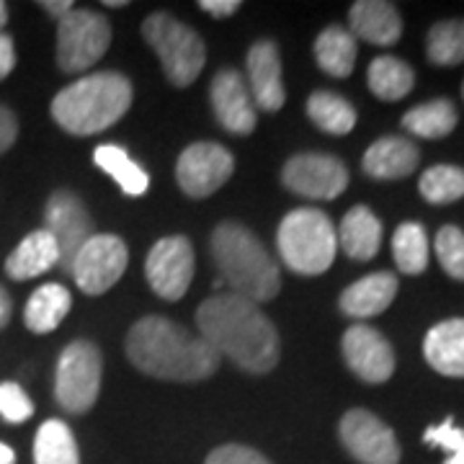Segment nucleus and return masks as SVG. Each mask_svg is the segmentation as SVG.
<instances>
[{"mask_svg": "<svg viewBox=\"0 0 464 464\" xmlns=\"http://www.w3.org/2000/svg\"><path fill=\"white\" fill-rule=\"evenodd\" d=\"M459 114L457 106L449 99H433L420 103L411 109L408 114L402 116V127L411 134H418L423 140H441L451 134V130L457 127Z\"/></svg>", "mask_w": 464, "mask_h": 464, "instance_id": "bb28decb", "label": "nucleus"}, {"mask_svg": "<svg viewBox=\"0 0 464 464\" xmlns=\"http://www.w3.org/2000/svg\"><path fill=\"white\" fill-rule=\"evenodd\" d=\"M423 439H426V444H431V447H439L449 451V454H454V451H459L464 447V429H457L454 426V420L447 418L444 423H439V426H431L429 431L423 433Z\"/></svg>", "mask_w": 464, "mask_h": 464, "instance_id": "e433bc0d", "label": "nucleus"}, {"mask_svg": "<svg viewBox=\"0 0 464 464\" xmlns=\"http://www.w3.org/2000/svg\"><path fill=\"white\" fill-rule=\"evenodd\" d=\"M103 356L91 341H72L60 353L57 374H54V398L63 411L72 415L88 413L101 392Z\"/></svg>", "mask_w": 464, "mask_h": 464, "instance_id": "0eeeda50", "label": "nucleus"}, {"mask_svg": "<svg viewBox=\"0 0 464 464\" xmlns=\"http://www.w3.org/2000/svg\"><path fill=\"white\" fill-rule=\"evenodd\" d=\"M307 116L323 132L343 137L356 127V109L333 91H315L307 99Z\"/></svg>", "mask_w": 464, "mask_h": 464, "instance_id": "c756f323", "label": "nucleus"}, {"mask_svg": "<svg viewBox=\"0 0 464 464\" xmlns=\"http://www.w3.org/2000/svg\"><path fill=\"white\" fill-rule=\"evenodd\" d=\"M60 264V250L47 230H36L18 243L14 253L5 258V274L16 282L47 274L52 266Z\"/></svg>", "mask_w": 464, "mask_h": 464, "instance_id": "5701e85b", "label": "nucleus"}, {"mask_svg": "<svg viewBox=\"0 0 464 464\" xmlns=\"http://www.w3.org/2000/svg\"><path fill=\"white\" fill-rule=\"evenodd\" d=\"M447 464H464V447L459 451H454V454H449Z\"/></svg>", "mask_w": 464, "mask_h": 464, "instance_id": "c03bdc74", "label": "nucleus"}, {"mask_svg": "<svg viewBox=\"0 0 464 464\" xmlns=\"http://www.w3.org/2000/svg\"><path fill=\"white\" fill-rule=\"evenodd\" d=\"M338 436L348 454L362 464H398L400 444L395 431L364 408L348 411L338 423Z\"/></svg>", "mask_w": 464, "mask_h": 464, "instance_id": "f8f14e48", "label": "nucleus"}, {"mask_svg": "<svg viewBox=\"0 0 464 464\" xmlns=\"http://www.w3.org/2000/svg\"><path fill=\"white\" fill-rule=\"evenodd\" d=\"M433 65H462L464 63V18H449L433 24L426 42Z\"/></svg>", "mask_w": 464, "mask_h": 464, "instance_id": "2f4dec72", "label": "nucleus"}, {"mask_svg": "<svg viewBox=\"0 0 464 464\" xmlns=\"http://www.w3.org/2000/svg\"><path fill=\"white\" fill-rule=\"evenodd\" d=\"M338 246L353 261H372L382 246L380 217L364 204L348 209L338 230Z\"/></svg>", "mask_w": 464, "mask_h": 464, "instance_id": "4be33fe9", "label": "nucleus"}, {"mask_svg": "<svg viewBox=\"0 0 464 464\" xmlns=\"http://www.w3.org/2000/svg\"><path fill=\"white\" fill-rule=\"evenodd\" d=\"M398 276L390 271H377L369 274L364 279L353 282L346 292L341 295V313L356 320H366V317L382 315L392 299L398 297Z\"/></svg>", "mask_w": 464, "mask_h": 464, "instance_id": "aec40b11", "label": "nucleus"}, {"mask_svg": "<svg viewBox=\"0 0 464 464\" xmlns=\"http://www.w3.org/2000/svg\"><path fill=\"white\" fill-rule=\"evenodd\" d=\"M204 464H271L261 451L243 447V444H225L217 447Z\"/></svg>", "mask_w": 464, "mask_h": 464, "instance_id": "c9c22d12", "label": "nucleus"}, {"mask_svg": "<svg viewBox=\"0 0 464 464\" xmlns=\"http://www.w3.org/2000/svg\"><path fill=\"white\" fill-rule=\"evenodd\" d=\"M16 67V47L14 39L8 34H0V81H5L11 75V70Z\"/></svg>", "mask_w": 464, "mask_h": 464, "instance_id": "58836bf2", "label": "nucleus"}, {"mask_svg": "<svg viewBox=\"0 0 464 464\" xmlns=\"http://www.w3.org/2000/svg\"><path fill=\"white\" fill-rule=\"evenodd\" d=\"M212 256L222 274V284L232 295L250 302H268L282 289L279 266L264 248V243L237 222H222L212 232Z\"/></svg>", "mask_w": 464, "mask_h": 464, "instance_id": "20e7f679", "label": "nucleus"}, {"mask_svg": "<svg viewBox=\"0 0 464 464\" xmlns=\"http://www.w3.org/2000/svg\"><path fill=\"white\" fill-rule=\"evenodd\" d=\"M70 307L72 297L63 284H44L26 302L24 323L32 333H52L65 320Z\"/></svg>", "mask_w": 464, "mask_h": 464, "instance_id": "b1692460", "label": "nucleus"}, {"mask_svg": "<svg viewBox=\"0 0 464 464\" xmlns=\"http://www.w3.org/2000/svg\"><path fill=\"white\" fill-rule=\"evenodd\" d=\"M392 256L402 274L415 276L429 266V235L418 222H402L392 235Z\"/></svg>", "mask_w": 464, "mask_h": 464, "instance_id": "7c9ffc66", "label": "nucleus"}, {"mask_svg": "<svg viewBox=\"0 0 464 464\" xmlns=\"http://www.w3.org/2000/svg\"><path fill=\"white\" fill-rule=\"evenodd\" d=\"M130 106L132 83L116 70H101L63 88L52 101V116L65 132L88 137L109 130Z\"/></svg>", "mask_w": 464, "mask_h": 464, "instance_id": "7ed1b4c3", "label": "nucleus"}, {"mask_svg": "<svg viewBox=\"0 0 464 464\" xmlns=\"http://www.w3.org/2000/svg\"><path fill=\"white\" fill-rule=\"evenodd\" d=\"M197 325L219 359L227 356L246 372L266 374L279 364V333L250 299L232 292L204 299L197 310Z\"/></svg>", "mask_w": 464, "mask_h": 464, "instance_id": "f257e3e1", "label": "nucleus"}, {"mask_svg": "<svg viewBox=\"0 0 464 464\" xmlns=\"http://www.w3.org/2000/svg\"><path fill=\"white\" fill-rule=\"evenodd\" d=\"M34 415L32 398L16 382H0V418L8 423H24Z\"/></svg>", "mask_w": 464, "mask_h": 464, "instance_id": "f704fd0d", "label": "nucleus"}, {"mask_svg": "<svg viewBox=\"0 0 464 464\" xmlns=\"http://www.w3.org/2000/svg\"><path fill=\"white\" fill-rule=\"evenodd\" d=\"M111 44V26L99 11L72 8L57 21V65L65 72H83L96 65Z\"/></svg>", "mask_w": 464, "mask_h": 464, "instance_id": "6e6552de", "label": "nucleus"}, {"mask_svg": "<svg viewBox=\"0 0 464 464\" xmlns=\"http://www.w3.org/2000/svg\"><path fill=\"white\" fill-rule=\"evenodd\" d=\"M348 32L369 44L392 47L402 36L400 11L387 0H359L348 11Z\"/></svg>", "mask_w": 464, "mask_h": 464, "instance_id": "a211bd4d", "label": "nucleus"}, {"mask_svg": "<svg viewBox=\"0 0 464 464\" xmlns=\"http://www.w3.org/2000/svg\"><path fill=\"white\" fill-rule=\"evenodd\" d=\"M369 91L382 101H400L405 99L415 85V72L408 63L392 54H382L372 60L369 72H366Z\"/></svg>", "mask_w": 464, "mask_h": 464, "instance_id": "a878e982", "label": "nucleus"}, {"mask_svg": "<svg viewBox=\"0 0 464 464\" xmlns=\"http://www.w3.org/2000/svg\"><path fill=\"white\" fill-rule=\"evenodd\" d=\"M142 36L158 54L170 83L183 88L199 78L201 67L207 63V47L191 26L170 14H152L142 24Z\"/></svg>", "mask_w": 464, "mask_h": 464, "instance_id": "423d86ee", "label": "nucleus"}, {"mask_svg": "<svg viewBox=\"0 0 464 464\" xmlns=\"http://www.w3.org/2000/svg\"><path fill=\"white\" fill-rule=\"evenodd\" d=\"M418 191L429 204H451L464 197V168L433 166L429 168L420 181Z\"/></svg>", "mask_w": 464, "mask_h": 464, "instance_id": "473e14b6", "label": "nucleus"}, {"mask_svg": "<svg viewBox=\"0 0 464 464\" xmlns=\"http://www.w3.org/2000/svg\"><path fill=\"white\" fill-rule=\"evenodd\" d=\"M0 464H16L14 449L8 447V444H3V441H0Z\"/></svg>", "mask_w": 464, "mask_h": 464, "instance_id": "37998d69", "label": "nucleus"}, {"mask_svg": "<svg viewBox=\"0 0 464 464\" xmlns=\"http://www.w3.org/2000/svg\"><path fill=\"white\" fill-rule=\"evenodd\" d=\"M194 248L188 243V237L183 235H168L160 237L148 253L145 261V274H148V284L158 297L176 302L181 299L191 279H194Z\"/></svg>", "mask_w": 464, "mask_h": 464, "instance_id": "1a4fd4ad", "label": "nucleus"}, {"mask_svg": "<svg viewBox=\"0 0 464 464\" xmlns=\"http://www.w3.org/2000/svg\"><path fill=\"white\" fill-rule=\"evenodd\" d=\"M199 8L201 11H207L209 16L227 18L240 8V3H237V0H201Z\"/></svg>", "mask_w": 464, "mask_h": 464, "instance_id": "ea45409f", "label": "nucleus"}, {"mask_svg": "<svg viewBox=\"0 0 464 464\" xmlns=\"http://www.w3.org/2000/svg\"><path fill=\"white\" fill-rule=\"evenodd\" d=\"M34 464H81V451L67 423L52 418L39 426L34 439Z\"/></svg>", "mask_w": 464, "mask_h": 464, "instance_id": "cd10ccee", "label": "nucleus"}, {"mask_svg": "<svg viewBox=\"0 0 464 464\" xmlns=\"http://www.w3.org/2000/svg\"><path fill=\"white\" fill-rule=\"evenodd\" d=\"M5 21H8V5H5V3H0V29L5 26Z\"/></svg>", "mask_w": 464, "mask_h": 464, "instance_id": "a18cd8bd", "label": "nucleus"}, {"mask_svg": "<svg viewBox=\"0 0 464 464\" xmlns=\"http://www.w3.org/2000/svg\"><path fill=\"white\" fill-rule=\"evenodd\" d=\"M16 137H18L16 116H14L11 109L0 106V155L16 142Z\"/></svg>", "mask_w": 464, "mask_h": 464, "instance_id": "4c0bfd02", "label": "nucleus"}, {"mask_svg": "<svg viewBox=\"0 0 464 464\" xmlns=\"http://www.w3.org/2000/svg\"><path fill=\"white\" fill-rule=\"evenodd\" d=\"M426 362L444 377H464V317L433 325L423 341Z\"/></svg>", "mask_w": 464, "mask_h": 464, "instance_id": "412c9836", "label": "nucleus"}, {"mask_svg": "<svg viewBox=\"0 0 464 464\" xmlns=\"http://www.w3.org/2000/svg\"><path fill=\"white\" fill-rule=\"evenodd\" d=\"M276 246L282 253V261L295 274L317 276L328 271L335 261L338 235H335L331 217L325 212L302 207L282 219Z\"/></svg>", "mask_w": 464, "mask_h": 464, "instance_id": "39448f33", "label": "nucleus"}, {"mask_svg": "<svg viewBox=\"0 0 464 464\" xmlns=\"http://www.w3.org/2000/svg\"><path fill=\"white\" fill-rule=\"evenodd\" d=\"M420 163V150L413 140L408 137H382L372 148L364 152V166L366 176L377 179V181H400L408 179L415 168Z\"/></svg>", "mask_w": 464, "mask_h": 464, "instance_id": "6ab92c4d", "label": "nucleus"}, {"mask_svg": "<svg viewBox=\"0 0 464 464\" xmlns=\"http://www.w3.org/2000/svg\"><path fill=\"white\" fill-rule=\"evenodd\" d=\"M462 96H464V83H462Z\"/></svg>", "mask_w": 464, "mask_h": 464, "instance_id": "de8ad7c7", "label": "nucleus"}, {"mask_svg": "<svg viewBox=\"0 0 464 464\" xmlns=\"http://www.w3.org/2000/svg\"><path fill=\"white\" fill-rule=\"evenodd\" d=\"M44 230L50 232L54 246L60 250V268L70 274L72 261L78 256V250L96 235L93 230V219L88 215L85 204L81 197H75L72 191H54L44 207Z\"/></svg>", "mask_w": 464, "mask_h": 464, "instance_id": "9b49d317", "label": "nucleus"}, {"mask_svg": "<svg viewBox=\"0 0 464 464\" xmlns=\"http://www.w3.org/2000/svg\"><path fill=\"white\" fill-rule=\"evenodd\" d=\"M217 121L232 134H250L258 124L248 83L237 70H219L209 88Z\"/></svg>", "mask_w": 464, "mask_h": 464, "instance_id": "dca6fc26", "label": "nucleus"}, {"mask_svg": "<svg viewBox=\"0 0 464 464\" xmlns=\"http://www.w3.org/2000/svg\"><path fill=\"white\" fill-rule=\"evenodd\" d=\"M248 91L253 103L264 111H279L286 101V91H284L282 78V57H279V47L268 39L256 42L248 50Z\"/></svg>", "mask_w": 464, "mask_h": 464, "instance_id": "f3484780", "label": "nucleus"}, {"mask_svg": "<svg viewBox=\"0 0 464 464\" xmlns=\"http://www.w3.org/2000/svg\"><path fill=\"white\" fill-rule=\"evenodd\" d=\"M356 36L343 26H328L315 42V60L323 72L333 78H348L356 65Z\"/></svg>", "mask_w": 464, "mask_h": 464, "instance_id": "393cba45", "label": "nucleus"}, {"mask_svg": "<svg viewBox=\"0 0 464 464\" xmlns=\"http://www.w3.org/2000/svg\"><path fill=\"white\" fill-rule=\"evenodd\" d=\"M235 158L217 142H194L183 150L176 166V179L186 197L204 199L230 181Z\"/></svg>", "mask_w": 464, "mask_h": 464, "instance_id": "ddd939ff", "label": "nucleus"}, {"mask_svg": "<svg viewBox=\"0 0 464 464\" xmlns=\"http://www.w3.org/2000/svg\"><path fill=\"white\" fill-rule=\"evenodd\" d=\"M42 8H44L50 16L57 18V21H63V18H65L67 14L72 11V8H75V5H72L70 0H47V3H42Z\"/></svg>", "mask_w": 464, "mask_h": 464, "instance_id": "a19ab883", "label": "nucleus"}, {"mask_svg": "<svg viewBox=\"0 0 464 464\" xmlns=\"http://www.w3.org/2000/svg\"><path fill=\"white\" fill-rule=\"evenodd\" d=\"M11 313H14V304H11V297H8V292L0 286V328H5L8 325V320H11Z\"/></svg>", "mask_w": 464, "mask_h": 464, "instance_id": "79ce46f5", "label": "nucleus"}, {"mask_svg": "<svg viewBox=\"0 0 464 464\" xmlns=\"http://www.w3.org/2000/svg\"><path fill=\"white\" fill-rule=\"evenodd\" d=\"M341 348H343L348 369L369 384H382L395 372V351L390 346V341L372 325H364V323L351 325L343 333Z\"/></svg>", "mask_w": 464, "mask_h": 464, "instance_id": "2eb2a0df", "label": "nucleus"}, {"mask_svg": "<svg viewBox=\"0 0 464 464\" xmlns=\"http://www.w3.org/2000/svg\"><path fill=\"white\" fill-rule=\"evenodd\" d=\"M130 261L127 246L119 235H93L72 261V279L85 295H103L114 286Z\"/></svg>", "mask_w": 464, "mask_h": 464, "instance_id": "9d476101", "label": "nucleus"}, {"mask_svg": "<svg viewBox=\"0 0 464 464\" xmlns=\"http://www.w3.org/2000/svg\"><path fill=\"white\" fill-rule=\"evenodd\" d=\"M436 258L451 279L464 282V232L454 225L441 227L436 235Z\"/></svg>", "mask_w": 464, "mask_h": 464, "instance_id": "72a5a7b5", "label": "nucleus"}, {"mask_svg": "<svg viewBox=\"0 0 464 464\" xmlns=\"http://www.w3.org/2000/svg\"><path fill=\"white\" fill-rule=\"evenodd\" d=\"M93 160L106 176H111L119 183V188L127 197H142L148 191L150 176L142 170V166L134 163L127 150H121L119 145H99L93 152Z\"/></svg>", "mask_w": 464, "mask_h": 464, "instance_id": "c85d7f7f", "label": "nucleus"}, {"mask_svg": "<svg viewBox=\"0 0 464 464\" xmlns=\"http://www.w3.org/2000/svg\"><path fill=\"white\" fill-rule=\"evenodd\" d=\"M127 356L142 374L168 382L207 380L222 362L199 333L160 315L134 323L127 335Z\"/></svg>", "mask_w": 464, "mask_h": 464, "instance_id": "f03ea898", "label": "nucleus"}, {"mask_svg": "<svg viewBox=\"0 0 464 464\" xmlns=\"http://www.w3.org/2000/svg\"><path fill=\"white\" fill-rule=\"evenodd\" d=\"M282 181L299 197L328 201L346 191L348 170L335 155L302 152L284 166Z\"/></svg>", "mask_w": 464, "mask_h": 464, "instance_id": "4468645a", "label": "nucleus"}, {"mask_svg": "<svg viewBox=\"0 0 464 464\" xmlns=\"http://www.w3.org/2000/svg\"><path fill=\"white\" fill-rule=\"evenodd\" d=\"M106 5H109V8H121L124 3H121V0H106Z\"/></svg>", "mask_w": 464, "mask_h": 464, "instance_id": "49530a36", "label": "nucleus"}]
</instances>
